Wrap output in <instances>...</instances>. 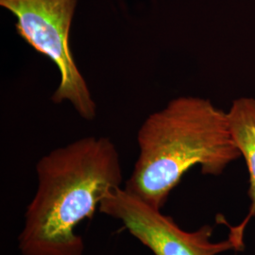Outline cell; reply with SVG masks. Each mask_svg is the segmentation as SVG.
<instances>
[{
  "instance_id": "3",
  "label": "cell",
  "mask_w": 255,
  "mask_h": 255,
  "mask_svg": "<svg viewBox=\"0 0 255 255\" xmlns=\"http://www.w3.org/2000/svg\"><path fill=\"white\" fill-rule=\"evenodd\" d=\"M79 0H0V6L16 17L15 28L26 43L52 61L60 83L51 101L69 102L85 120L97 117V104L78 68L69 45Z\"/></svg>"
},
{
  "instance_id": "4",
  "label": "cell",
  "mask_w": 255,
  "mask_h": 255,
  "mask_svg": "<svg viewBox=\"0 0 255 255\" xmlns=\"http://www.w3.org/2000/svg\"><path fill=\"white\" fill-rule=\"evenodd\" d=\"M99 210L119 220L129 235L154 255H218L244 248L232 235L225 241L212 242L214 228L210 225L195 232L183 231L171 217L126 188L119 187L110 192Z\"/></svg>"
},
{
  "instance_id": "2",
  "label": "cell",
  "mask_w": 255,
  "mask_h": 255,
  "mask_svg": "<svg viewBox=\"0 0 255 255\" xmlns=\"http://www.w3.org/2000/svg\"><path fill=\"white\" fill-rule=\"evenodd\" d=\"M137 144L139 154L125 188L159 209L193 166L218 176L241 157L227 113L193 96L178 97L149 115Z\"/></svg>"
},
{
  "instance_id": "5",
  "label": "cell",
  "mask_w": 255,
  "mask_h": 255,
  "mask_svg": "<svg viewBox=\"0 0 255 255\" xmlns=\"http://www.w3.org/2000/svg\"><path fill=\"white\" fill-rule=\"evenodd\" d=\"M231 132L235 139L241 156L246 162L250 175L249 196L252 201L250 212L240 225L231 227L230 233L243 241L244 231L250 220L255 218V99L240 98L233 102L227 112Z\"/></svg>"
},
{
  "instance_id": "1",
  "label": "cell",
  "mask_w": 255,
  "mask_h": 255,
  "mask_svg": "<svg viewBox=\"0 0 255 255\" xmlns=\"http://www.w3.org/2000/svg\"><path fill=\"white\" fill-rule=\"evenodd\" d=\"M18 237L22 255H83L76 228L123 182L120 155L107 137H83L44 155Z\"/></svg>"
}]
</instances>
